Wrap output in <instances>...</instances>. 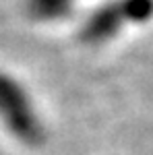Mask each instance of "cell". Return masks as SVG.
<instances>
[{
  "label": "cell",
  "instance_id": "7a4b0ae2",
  "mask_svg": "<svg viewBox=\"0 0 153 155\" xmlns=\"http://www.w3.org/2000/svg\"><path fill=\"white\" fill-rule=\"evenodd\" d=\"M122 12L120 6H106L97 12L95 17L89 19V23L83 29V39L85 41H104L108 37H112L116 33V29L122 23Z\"/></svg>",
  "mask_w": 153,
  "mask_h": 155
},
{
  "label": "cell",
  "instance_id": "6da1fadb",
  "mask_svg": "<svg viewBox=\"0 0 153 155\" xmlns=\"http://www.w3.org/2000/svg\"><path fill=\"white\" fill-rule=\"evenodd\" d=\"M0 112L19 137H23L25 141H39L42 132L29 112L23 91L4 77H0Z\"/></svg>",
  "mask_w": 153,
  "mask_h": 155
},
{
  "label": "cell",
  "instance_id": "277c9868",
  "mask_svg": "<svg viewBox=\"0 0 153 155\" xmlns=\"http://www.w3.org/2000/svg\"><path fill=\"white\" fill-rule=\"evenodd\" d=\"M68 6V0H33V8L42 17H56L62 15Z\"/></svg>",
  "mask_w": 153,
  "mask_h": 155
},
{
  "label": "cell",
  "instance_id": "3957f363",
  "mask_svg": "<svg viewBox=\"0 0 153 155\" xmlns=\"http://www.w3.org/2000/svg\"><path fill=\"white\" fill-rule=\"evenodd\" d=\"M120 12L130 21H147L153 15V0H124Z\"/></svg>",
  "mask_w": 153,
  "mask_h": 155
}]
</instances>
